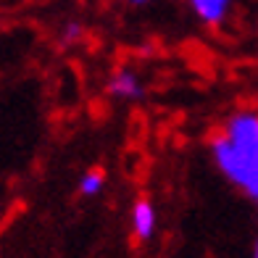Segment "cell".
Returning a JSON list of instances; mask_svg holds the SVG:
<instances>
[{"mask_svg": "<svg viewBox=\"0 0 258 258\" xmlns=\"http://www.w3.org/2000/svg\"><path fill=\"white\" fill-rule=\"evenodd\" d=\"M211 153L221 174L250 195L258 187V111L232 113L211 143Z\"/></svg>", "mask_w": 258, "mask_h": 258, "instance_id": "cell-1", "label": "cell"}, {"mask_svg": "<svg viewBox=\"0 0 258 258\" xmlns=\"http://www.w3.org/2000/svg\"><path fill=\"white\" fill-rule=\"evenodd\" d=\"M156 208L148 198H140L132 206V234L140 242H148L156 232Z\"/></svg>", "mask_w": 258, "mask_h": 258, "instance_id": "cell-2", "label": "cell"}, {"mask_svg": "<svg viewBox=\"0 0 258 258\" xmlns=\"http://www.w3.org/2000/svg\"><path fill=\"white\" fill-rule=\"evenodd\" d=\"M192 14L208 27H221L232 8V0H187Z\"/></svg>", "mask_w": 258, "mask_h": 258, "instance_id": "cell-3", "label": "cell"}, {"mask_svg": "<svg viewBox=\"0 0 258 258\" xmlns=\"http://www.w3.org/2000/svg\"><path fill=\"white\" fill-rule=\"evenodd\" d=\"M108 92L113 98H121V100H140L143 98V82L137 79V74H132V72H116L113 77H111V82H108Z\"/></svg>", "mask_w": 258, "mask_h": 258, "instance_id": "cell-4", "label": "cell"}, {"mask_svg": "<svg viewBox=\"0 0 258 258\" xmlns=\"http://www.w3.org/2000/svg\"><path fill=\"white\" fill-rule=\"evenodd\" d=\"M103 184H105V174H103L100 169H90L85 177L79 179V192L87 195V198H92V195H98V192L103 190Z\"/></svg>", "mask_w": 258, "mask_h": 258, "instance_id": "cell-5", "label": "cell"}, {"mask_svg": "<svg viewBox=\"0 0 258 258\" xmlns=\"http://www.w3.org/2000/svg\"><path fill=\"white\" fill-rule=\"evenodd\" d=\"M82 37V27L79 24H66V29H63V42H74V40H79Z\"/></svg>", "mask_w": 258, "mask_h": 258, "instance_id": "cell-6", "label": "cell"}, {"mask_svg": "<svg viewBox=\"0 0 258 258\" xmlns=\"http://www.w3.org/2000/svg\"><path fill=\"white\" fill-rule=\"evenodd\" d=\"M129 3H132V6H148L150 0H129Z\"/></svg>", "mask_w": 258, "mask_h": 258, "instance_id": "cell-7", "label": "cell"}, {"mask_svg": "<svg viewBox=\"0 0 258 258\" xmlns=\"http://www.w3.org/2000/svg\"><path fill=\"white\" fill-rule=\"evenodd\" d=\"M253 258H258V240H255V245H253Z\"/></svg>", "mask_w": 258, "mask_h": 258, "instance_id": "cell-8", "label": "cell"}]
</instances>
